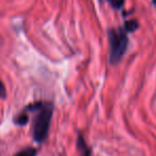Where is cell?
<instances>
[{"instance_id":"cell-1","label":"cell","mask_w":156,"mask_h":156,"mask_svg":"<svg viewBox=\"0 0 156 156\" xmlns=\"http://www.w3.org/2000/svg\"><path fill=\"white\" fill-rule=\"evenodd\" d=\"M28 112H35L32 122V137L37 143H43L49 134L50 122L54 115V105L51 102H35L25 107Z\"/></svg>"},{"instance_id":"cell-2","label":"cell","mask_w":156,"mask_h":156,"mask_svg":"<svg viewBox=\"0 0 156 156\" xmlns=\"http://www.w3.org/2000/svg\"><path fill=\"white\" fill-rule=\"evenodd\" d=\"M127 31L123 28H112L108 30L109 40V62L118 64L125 55L128 47Z\"/></svg>"},{"instance_id":"cell-3","label":"cell","mask_w":156,"mask_h":156,"mask_svg":"<svg viewBox=\"0 0 156 156\" xmlns=\"http://www.w3.org/2000/svg\"><path fill=\"white\" fill-rule=\"evenodd\" d=\"M76 147H77L79 156H92V150L88 145L85 137L81 133H79L77 136V141H76Z\"/></svg>"},{"instance_id":"cell-4","label":"cell","mask_w":156,"mask_h":156,"mask_svg":"<svg viewBox=\"0 0 156 156\" xmlns=\"http://www.w3.org/2000/svg\"><path fill=\"white\" fill-rule=\"evenodd\" d=\"M13 122H14V124H16V125H18V126L26 125V124L29 122V115H28V112H27L25 109H23V110L20 111V112L18 113V115H16L15 118H14Z\"/></svg>"},{"instance_id":"cell-5","label":"cell","mask_w":156,"mask_h":156,"mask_svg":"<svg viewBox=\"0 0 156 156\" xmlns=\"http://www.w3.org/2000/svg\"><path fill=\"white\" fill-rule=\"evenodd\" d=\"M37 150L33 147H28L18 151L13 156H37Z\"/></svg>"},{"instance_id":"cell-6","label":"cell","mask_w":156,"mask_h":156,"mask_svg":"<svg viewBox=\"0 0 156 156\" xmlns=\"http://www.w3.org/2000/svg\"><path fill=\"white\" fill-rule=\"evenodd\" d=\"M138 27H139L138 22L135 20H128V22H126L125 25H124V29H125L127 32H134L135 30L138 29Z\"/></svg>"},{"instance_id":"cell-7","label":"cell","mask_w":156,"mask_h":156,"mask_svg":"<svg viewBox=\"0 0 156 156\" xmlns=\"http://www.w3.org/2000/svg\"><path fill=\"white\" fill-rule=\"evenodd\" d=\"M7 98V89H5V85L0 79V98Z\"/></svg>"}]
</instances>
